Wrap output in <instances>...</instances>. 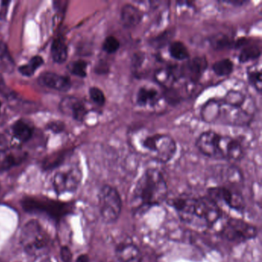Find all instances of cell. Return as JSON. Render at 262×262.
I'll use <instances>...</instances> for the list:
<instances>
[{
	"label": "cell",
	"mask_w": 262,
	"mask_h": 262,
	"mask_svg": "<svg viewBox=\"0 0 262 262\" xmlns=\"http://www.w3.org/2000/svg\"><path fill=\"white\" fill-rule=\"evenodd\" d=\"M39 85L52 90L67 92L71 88V81L67 76H61L52 72H45L37 79Z\"/></svg>",
	"instance_id": "5bb4252c"
},
{
	"label": "cell",
	"mask_w": 262,
	"mask_h": 262,
	"mask_svg": "<svg viewBox=\"0 0 262 262\" xmlns=\"http://www.w3.org/2000/svg\"><path fill=\"white\" fill-rule=\"evenodd\" d=\"M68 156L69 151H62L49 156L44 159L42 162V168L44 170H53L57 167L61 166Z\"/></svg>",
	"instance_id": "83f0119b"
},
{
	"label": "cell",
	"mask_w": 262,
	"mask_h": 262,
	"mask_svg": "<svg viewBox=\"0 0 262 262\" xmlns=\"http://www.w3.org/2000/svg\"><path fill=\"white\" fill-rule=\"evenodd\" d=\"M44 64V59L42 56H35L30 59L27 65L21 66L19 67V72L23 76L30 77L34 75L35 72L42 67Z\"/></svg>",
	"instance_id": "f546056e"
},
{
	"label": "cell",
	"mask_w": 262,
	"mask_h": 262,
	"mask_svg": "<svg viewBox=\"0 0 262 262\" xmlns=\"http://www.w3.org/2000/svg\"><path fill=\"white\" fill-rule=\"evenodd\" d=\"M171 205L182 222L194 228H211L222 215L220 205L208 196H180L172 199Z\"/></svg>",
	"instance_id": "7a4b0ae2"
},
{
	"label": "cell",
	"mask_w": 262,
	"mask_h": 262,
	"mask_svg": "<svg viewBox=\"0 0 262 262\" xmlns=\"http://www.w3.org/2000/svg\"><path fill=\"white\" fill-rule=\"evenodd\" d=\"M170 36H171V31L164 32L163 33L155 38L154 40L152 41V44L158 47H163L166 45L167 42L171 38Z\"/></svg>",
	"instance_id": "836d02e7"
},
{
	"label": "cell",
	"mask_w": 262,
	"mask_h": 262,
	"mask_svg": "<svg viewBox=\"0 0 262 262\" xmlns=\"http://www.w3.org/2000/svg\"><path fill=\"white\" fill-rule=\"evenodd\" d=\"M154 78L159 85L165 87V90L171 88L179 79L178 69L171 67L159 69L155 72Z\"/></svg>",
	"instance_id": "d6986e66"
},
{
	"label": "cell",
	"mask_w": 262,
	"mask_h": 262,
	"mask_svg": "<svg viewBox=\"0 0 262 262\" xmlns=\"http://www.w3.org/2000/svg\"><path fill=\"white\" fill-rule=\"evenodd\" d=\"M19 240L25 252L36 257L46 255L51 248L50 234L36 220L25 224L21 229Z\"/></svg>",
	"instance_id": "277c9868"
},
{
	"label": "cell",
	"mask_w": 262,
	"mask_h": 262,
	"mask_svg": "<svg viewBox=\"0 0 262 262\" xmlns=\"http://www.w3.org/2000/svg\"><path fill=\"white\" fill-rule=\"evenodd\" d=\"M61 259L63 262H72L73 259V254L70 251V248L64 246L60 250Z\"/></svg>",
	"instance_id": "d590c367"
},
{
	"label": "cell",
	"mask_w": 262,
	"mask_h": 262,
	"mask_svg": "<svg viewBox=\"0 0 262 262\" xmlns=\"http://www.w3.org/2000/svg\"><path fill=\"white\" fill-rule=\"evenodd\" d=\"M15 68V62L9 51L7 43L0 42V71L3 73H13Z\"/></svg>",
	"instance_id": "d4e9b609"
},
{
	"label": "cell",
	"mask_w": 262,
	"mask_h": 262,
	"mask_svg": "<svg viewBox=\"0 0 262 262\" xmlns=\"http://www.w3.org/2000/svg\"><path fill=\"white\" fill-rule=\"evenodd\" d=\"M217 151L221 159L239 161L244 157L245 149L239 139L226 135L219 134Z\"/></svg>",
	"instance_id": "30bf717a"
},
{
	"label": "cell",
	"mask_w": 262,
	"mask_h": 262,
	"mask_svg": "<svg viewBox=\"0 0 262 262\" xmlns=\"http://www.w3.org/2000/svg\"><path fill=\"white\" fill-rule=\"evenodd\" d=\"M12 131L15 139L21 142H27L33 137L34 128L30 122L19 119L13 124Z\"/></svg>",
	"instance_id": "ffe728a7"
},
{
	"label": "cell",
	"mask_w": 262,
	"mask_h": 262,
	"mask_svg": "<svg viewBox=\"0 0 262 262\" xmlns=\"http://www.w3.org/2000/svg\"><path fill=\"white\" fill-rule=\"evenodd\" d=\"M51 56L56 63L62 64L68 58V47L62 37H58L53 40L51 46Z\"/></svg>",
	"instance_id": "603a6c76"
},
{
	"label": "cell",
	"mask_w": 262,
	"mask_h": 262,
	"mask_svg": "<svg viewBox=\"0 0 262 262\" xmlns=\"http://www.w3.org/2000/svg\"><path fill=\"white\" fill-rule=\"evenodd\" d=\"M47 128L55 134H59L65 129V124L61 121H54V122H50L47 125Z\"/></svg>",
	"instance_id": "e575fe53"
},
{
	"label": "cell",
	"mask_w": 262,
	"mask_h": 262,
	"mask_svg": "<svg viewBox=\"0 0 262 262\" xmlns=\"http://www.w3.org/2000/svg\"><path fill=\"white\" fill-rule=\"evenodd\" d=\"M235 48H241L238 59L241 63L254 61L259 59L261 54L260 47L256 43H251L249 39L242 38L235 42Z\"/></svg>",
	"instance_id": "2e32d148"
},
{
	"label": "cell",
	"mask_w": 262,
	"mask_h": 262,
	"mask_svg": "<svg viewBox=\"0 0 262 262\" xmlns=\"http://www.w3.org/2000/svg\"><path fill=\"white\" fill-rule=\"evenodd\" d=\"M99 208L101 217L105 223H114L119 219L122 203L116 188L108 185L102 187L99 193Z\"/></svg>",
	"instance_id": "8992f818"
},
{
	"label": "cell",
	"mask_w": 262,
	"mask_h": 262,
	"mask_svg": "<svg viewBox=\"0 0 262 262\" xmlns=\"http://www.w3.org/2000/svg\"><path fill=\"white\" fill-rule=\"evenodd\" d=\"M2 107V102H0V108Z\"/></svg>",
	"instance_id": "7bdbcfd3"
},
{
	"label": "cell",
	"mask_w": 262,
	"mask_h": 262,
	"mask_svg": "<svg viewBox=\"0 0 262 262\" xmlns=\"http://www.w3.org/2000/svg\"><path fill=\"white\" fill-rule=\"evenodd\" d=\"M76 262H90V258L87 254H82L78 257Z\"/></svg>",
	"instance_id": "b9f144b4"
},
{
	"label": "cell",
	"mask_w": 262,
	"mask_h": 262,
	"mask_svg": "<svg viewBox=\"0 0 262 262\" xmlns=\"http://www.w3.org/2000/svg\"><path fill=\"white\" fill-rule=\"evenodd\" d=\"M10 1H2L1 3V10H0V20H4L7 17V9L10 4Z\"/></svg>",
	"instance_id": "f35d334b"
},
{
	"label": "cell",
	"mask_w": 262,
	"mask_h": 262,
	"mask_svg": "<svg viewBox=\"0 0 262 262\" xmlns=\"http://www.w3.org/2000/svg\"><path fill=\"white\" fill-rule=\"evenodd\" d=\"M7 151H0V172L20 165L27 157L25 153L7 152Z\"/></svg>",
	"instance_id": "44dd1931"
},
{
	"label": "cell",
	"mask_w": 262,
	"mask_h": 262,
	"mask_svg": "<svg viewBox=\"0 0 262 262\" xmlns=\"http://www.w3.org/2000/svg\"><path fill=\"white\" fill-rule=\"evenodd\" d=\"M116 256L119 262H143L139 248L129 242L119 244L116 249Z\"/></svg>",
	"instance_id": "ac0fdd59"
},
{
	"label": "cell",
	"mask_w": 262,
	"mask_h": 262,
	"mask_svg": "<svg viewBox=\"0 0 262 262\" xmlns=\"http://www.w3.org/2000/svg\"><path fill=\"white\" fill-rule=\"evenodd\" d=\"M22 207L28 212L44 214L56 220H59L72 212V205L70 204L57 202L47 198H24L22 201Z\"/></svg>",
	"instance_id": "5b68a950"
},
{
	"label": "cell",
	"mask_w": 262,
	"mask_h": 262,
	"mask_svg": "<svg viewBox=\"0 0 262 262\" xmlns=\"http://www.w3.org/2000/svg\"><path fill=\"white\" fill-rule=\"evenodd\" d=\"M143 17L142 10L133 4H125L121 9V23L125 29L138 27L142 23Z\"/></svg>",
	"instance_id": "9a60e30c"
},
{
	"label": "cell",
	"mask_w": 262,
	"mask_h": 262,
	"mask_svg": "<svg viewBox=\"0 0 262 262\" xmlns=\"http://www.w3.org/2000/svg\"><path fill=\"white\" fill-rule=\"evenodd\" d=\"M219 136V133L212 130L203 132L196 139V148L206 157L220 160L219 151H217Z\"/></svg>",
	"instance_id": "7c38bea8"
},
{
	"label": "cell",
	"mask_w": 262,
	"mask_h": 262,
	"mask_svg": "<svg viewBox=\"0 0 262 262\" xmlns=\"http://www.w3.org/2000/svg\"><path fill=\"white\" fill-rule=\"evenodd\" d=\"M7 150H8L7 139L2 134H0V151H7Z\"/></svg>",
	"instance_id": "ab89813d"
},
{
	"label": "cell",
	"mask_w": 262,
	"mask_h": 262,
	"mask_svg": "<svg viewBox=\"0 0 262 262\" xmlns=\"http://www.w3.org/2000/svg\"><path fill=\"white\" fill-rule=\"evenodd\" d=\"M210 46L214 50H225L235 48V42L228 35L223 33H217L213 35L208 39Z\"/></svg>",
	"instance_id": "cb8c5ba5"
},
{
	"label": "cell",
	"mask_w": 262,
	"mask_h": 262,
	"mask_svg": "<svg viewBox=\"0 0 262 262\" xmlns=\"http://www.w3.org/2000/svg\"><path fill=\"white\" fill-rule=\"evenodd\" d=\"M262 73L260 63L254 64L247 70V78L250 85L258 93L262 90Z\"/></svg>",
	"instance_id": "4316f807"
},
{
	"label": "cell",
	"mask_w": 262,
	"mask_h": 262,
	"mask_svg": "<svg viewBox=\"0 0 262 262\" xmlns=\"http://www.w3.org/2000/svg\"><path fill=\"white\" fill-rule=\"evenodd\" d=\"M121 47V42L116 36H108L102 43V50L107 54H114Z\"/></svg>",
	"instance_id": "1f68e13d"
},
{
	"label": "cell",
	"mask_w": 262,
	"mask_h": 262,
	"mask_svg": "<svg viewBox=\"0 0 262 262\" xmlns=\"http://www.w3.org/2000/svg\"><path fill=\"white\" fill-rule=\"evenodd\" d=\"M80 167L73 165L59 170L53 176V186L58 195L74 192L82 182Z\"/></svg>",
	"instance_id": "52a82bcc"
},
{
	"label": "cell",
	"mask_w": 262,
	"mask_h": 262,
	"mask_svg": "<svg viewBox=\"0 0 262 262\" xmlns=\"http://www.w3.org/2000/svg\"><path fill=\"white\" fill-rule=\"evenodd\" d=\"M257 230L254 225L237 219H231L226 222L222 236L228 242L242 243L251 240L257 236Z\"/></svg>",
	"instance_id": "ba28073f"
},
{
	"label": "cell",
	"mask_w": 262,
	"mask_h": 262,
	"mask_svg": "<svg viewBox=\"0 0 262 262\" xmlns=\"http://www.w3.org/2000/svg\"><path fill=\"white\" fill-rule=\"evenodd\" d=\"M208 197L217 205L224 203L236 211H242L245 207L242 194L225 186L213 187L208 189Z\"/></svg>",
	"instance_id": "9c48e42d"
},
{
	"label": "cell",
	"mask_w": 262,
	"mask_h": 262,
	"mask_svg": "<svg viewBox=\"0 0 262 262\" xmlns=\"http://www.w3.org/2000/svg\"><path fill=\"white\" fill-rule=\"evenodd\" d=\"M162 95L155 87L144 85L136 93V102L139 107H154L159 103Z\"/></svg>",
	"instance_id": "e0dca14e"
},
{
	"label": "cell",
	"mask_w": 262,
	"mask_h": 262,
	"mask_svg": "<svg viewBox=\"0 0 262 262\" xmlns=\"http://www.w3.org/2000/svg\"><path fill=\"white\" fill-rule=\"evenodd\" d=\"M0 94H2L3 96H7V97H9V96H13V93L10 92V90H9L8 87L6 85L5 82H4V79H3V76L0 74Z\"/></svg>",
	"instance_id": "74e56055"
},
{
	"label": "cell",
	"mask_w": 262,
	"mask_h": 262,
	"mask_svg": "<svg viewBox=\"0 0 262 262\" xmlns=\"http://www.w3.org/2000/svg\"><path fill=\"white\" fill-rule=\"evenodd\" d=\"M110 70L108 64L104 61H100L95 67V73L97 75H105L108 73Z\"/></svg>",
	"instance_id": "8d00e7d4"
},
{
	"label": "cell",
	"mask_w": 262,
	"mask_h": 262,
	"mask_svg": "<svg viewBox=\"0 0 262 262\" xmlns=\"http://www.w3.org/2000/svg\"><path fill=\"white\" fill-rule=\"evenodd\" d=\"M59 108L62 113L70 115L77 122H82L89 113V110L83 101L70 96L62 99Z\"/></svg>",
	"instance_id": "4fadbf2b"
},
{
	"label": "cell",
	"mask_w": 262,
	"mask_h": 262,
	"mask_svg": "<svg viewBox=\"0 0 262 262\" xmlns=\"http://www.w3.org/2000/svg\"><path fill=\"white\" fill-rule=\"evenodd\" d=\"M168 185L157 168H148L141 176L132 194L130 207L134 214H144L163 203L168 197Z\"/></svg>",
	"instance_id": "6da1fadb"
},
{
	"label": "cell",
	"mask_w": 262,
	"mask_h": 262,
	"mask_svg": "<svg viewBox=\"0 0 262 262\" xmlns=\"http://www.w3.org/2000/svg\"><path fill=\"white\" fill-rule=\"evenodd\" d=\"M88 62L84 60H76L72 62L68 66V70L72 74L78 77L85 78L87 76V68Z\"/></svg>",
	"instance_id": "4dcf8cb0"
},
{
	"label": "cell",
	"mask_w": 262,
	"mask_h": 262,
	"mask_svg": "<svg viewBox=\"0 0 262 262\" xmlns=\"http://www.w3.org/2000/svg\"><path fill=\"white\" fill-rule=\"evenodd\" d=\"M219 99L208 101L201 110V117L204 122L209 124L217 123L219 120Z\"/></svg>",
	"instance_id": "7402d4cb"
},
{
	"label": "cell",
	"mask_w": 262,
	"mask_h": 262,
	"mask_svg": "<svg viewBox=\"0 0 262 262\" xmlns=\"http://www.w3.org/2000/svg\"><path fill=\"white\" fill-rule=\"evenodd\" d=\"M168 53L172 59L177 61H187L189 59L190 53L184 42L172 41L168 47Z\"/></svg>",
	"instance_id": "484cf974"
},
{
	"label": "cell",
	"mask_w": 262,
	"mask_h": 262,
	"mask_svg": "<svg viewBox=\"0 0 262 262\" xmlns=\"http://www.w3.org/2000/svg\"><path fill=\"white\" fill-rule=\"evenodd\" d=\"M135 146L139 152L161 163L171 161L177 151V144L169 135L153 133L140 136Z\"/></svg>",
	"instance_id": "3957f363"
},
{
	"label": "cell",
	"mask_w": 262,
	"mask_h": 262,
	"mask_svg": "<svg viewBox=\"0 0 262 262\" xmlns=\"http://www.w3.org/2000/svg\"><path fill=\"white\" fill-rule=\"evenodd\" d=\"M234 62L230 59H223L216 61L212 65L214 74L220 77L228 76L234 71Z\"/></svg>",
	"instance_id": "f1b7e54d"
},
{
	"label": "cell",
	"mask_w": 262,
	"mask_h": 262,
	"mask_svg": "<svg viewBox=\"0 0 262 262\" xmlns=\"http://www.w3.org/2000/svg\"><path fill=\"white\" fill-rule=\"evenodd\" d=\"M208 68V61L205 56H196L187 60L178 68L179 78H182L189 82L195 83L202 77Z\"/></svg>",
	"instance_id": "8fae6325"
},
{
	"label": "cell",
	"mask_w": 262,
	"mask_h": 262,
	"mask_svg": "<svg viewBox=\"0 0 262 262\" xmlns=\"http://www.w3.org/2000/svg\"><path fill=\"white\" fill-rule=\"evenodd\" d=\"M223 4H229V5L242 6L244 4H248L245 1H224Z\"/></svg>",
	"instance_id": "60d3db41"
},
{
	"label": "cell",
	"mask_w": 262,
	"mask_h": 262,
	"mask_svg": "<svg viewBox=\"0 0 262 262\" xmlns=\"http://www.w3.org/2000/svg\"><path fill=\"white\" fill-rule=\"evenodd\" d=\"M89 93H90V99L96 105L101 107L105 105V102H106V98H105V94L100 89L96 86L91 87Z\"/></svg>",
	"instance_id": "d6a6232c"
}]
</instances>
